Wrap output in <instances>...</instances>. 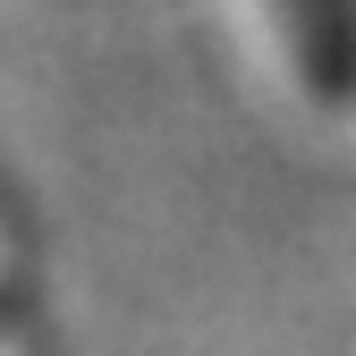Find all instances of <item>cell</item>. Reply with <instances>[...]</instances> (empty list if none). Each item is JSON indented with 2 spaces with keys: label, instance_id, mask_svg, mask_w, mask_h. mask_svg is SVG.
<instances>
[{
  "label": "cell",
  "instance_id": "6da1fadb",
  "mask_svg": "<svg viewBox=\"0 0 356 356\" xmlns=\"http://www.w3.org/2000/svg\"><path fill=\"white\" fill-rule=\"evenodd\" d=\"M289 26V60L323 102H356V0H272Z\"/></svg>",
  "mask_w": 356,
  "mask_h": 356
}]
</instances>
